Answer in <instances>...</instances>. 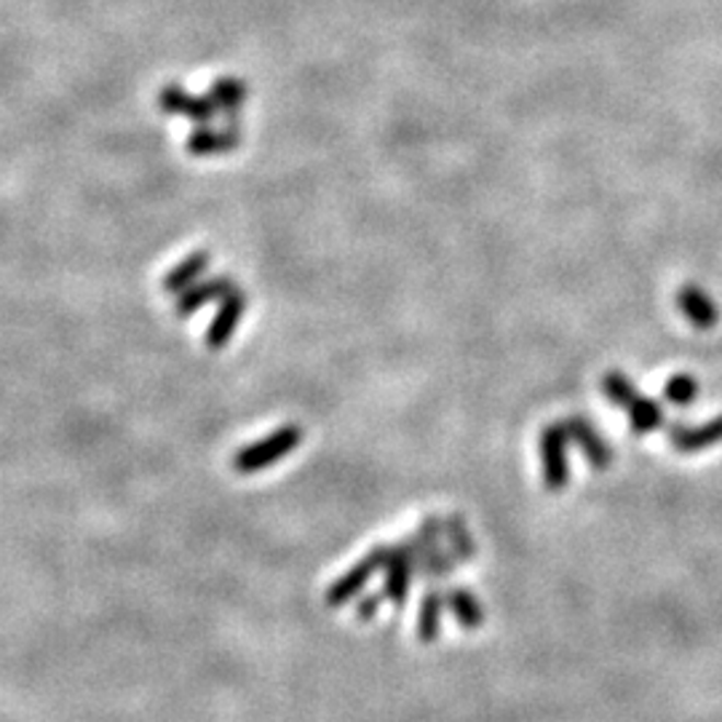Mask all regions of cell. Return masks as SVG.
<instances>
[{"mask_svg":"<svg viewBox=\"0 0 722 722\" xmlns=\"http://www.w3.org/2000/svg\"><path fill=\"white\" fill-rule=\"evenodd\" d=\"M603 391L612 404L621 406L629 415L634 434H651L664 426V410L653 402V399L642 397L632 386V380L621 373H608L603 378Z\"/></svg>","mask_w":722,"mask_h":722,"instance_id":"obj_1","label":"cell"},{"mask_svg":"<svg viewBox=\"0 0 722 722\" xmlns=\"http://www.w3.org/2000/svg\"><path fill=\"white\" fill-rule=\"evenodd\" d=\"M568 431L564 423H551L541 434V466H543V482L549 490H562L570 479L568 469Z\"/></svg>","mask_w":722,"mask_h":722,"instance_id":"obj_2","label":"cell"},{"mask_svg":"<svg viewBox=\"0 0 722 722\" xmlns=\"http://www.w3.org/2000/svg\"><path fill=\"white\" fill-rule=\"evenodd\" d=\"M159 107L167 115H182L196 126H209L217 118V107L209 96L187 94L180 83H169V87L161 89Z\"/></svg>","mask_w":722,"mask_h":722,"instance_id":"obj_3","label":"cell"},{"mask_svg":"<svg viewBox=\"0 0 722 722\" xmlns=\"http://www.w3.org/2000/svg\"><path fill=\"white\" fill-rule=\"evenodd\" d=\"M300 436L302 434H300V428H297V426L278 431L276 436H268V439H263L260 445L249 447V450L241 452L239 458H236V469H239L241 474H249V471L263 469V466H268V463H273V460L282 458L284 452L293 450V445L300 442Z\"/></svg>","mask_w":722,"mask_h":722,"instance_id":"obj_4","label":"cell"},{"mask_svg":"<svg viewBox=\"0 0 722 722\" xmlns=\"http://www.w3.org/2000/svg\"><path fill=\"white\" fill-rule=\"evenodd\" d=\"M666 436H669V445L683 455H694V452L709 450V447L720 445V442H722V415L712 417V421H707V423H701V426L675 423V426L666 428Z\"/></svg>","mask_w":722,"mask_h":722,"instance_id":"obj_5","label":"cell"},{"mask_svg":"<svg viewBox=\"0 0 722 722\" xmlns=\"http://www.w3.org/2000/svg\"><path fill=\"white\" fill-rule=\"evenodd\" d=\"M562 423H564V431H568L570 439H573L575 445L581 447V452L586 455L588 463H592L594 469H608V466L612 463V450H610L608 442L603 439V434H599V431L594 428L584 415H573Z\"/></svg>","mask_w":722,"mask_h":722,"instance_id":"obj_6","label":"cell"},{"mask_svg":"<svg viewBox=\"0 0 722 722\" xmlns=\"http://www.w3.org/2000/svg\"><path fill=\"white\" fill-rule=\"evenodd\" d=\"M239 124H236V121L230 124L228 121L226 129H211V124L198 126V129L187 137V150H191L193 156H198V159H206V156H226L230 150L239 148Z\"/></svg>","mask_w":722,"mask_h":722,"instance_id":"obj_7","label":"cell"},{"mask_svg":"<svg viewBox=\"0 0 722 722\" xmlns=\"http://www.w3.org/2000/svg\"><path fill=\"white\" fill-rule=\"evenodd\" d=\"M677 306L696 330H712L720 319V311L712 302V297L703 293L701 287H696V284H688V287L679 289Z\"/></svg>","mask_w":722,"mask_h":722,"instance_id":"obj_8","label":"cell"},{"mask_svg":"<svg viewBox=\"0 0 722 722\" xmlns=\"http://www.w3.org/2000/svg\"><path fill=\"white\" fill-rule=\"evenodd\" d=\"M209 100L215 102L217 113H226L228 121L241 113L247 102V83L241 78H220L209 91Z\"/></svg>","mask_w":722,"mask_h":722,"instance_id":"obj_9","label":"cell"},{"mask_svg":"<svg viewBox=\"0 0 722 722\" xmlns=\"http://www.w3.org/2000/svg\"><path fill=\"white\" fill-rule=\"evenodd\" d=\"M241 313H244V295H241L239 289H233L226 300V306H222L220 317H217L215 324H211V330L206 332V343H209L211 348H220V345L230 337V332L236 330V324H239Z\"/></svg>","mask_w":722,"mask_h":722,"instance_id":"obj_10","label":"cell"},{"mask_svg":"<svg viewBox=\"0 0 722 722\" xmlns=\"http://www.w3.org/2000/svg\"><path fill=\"white\" fill-rule=\"evenodd\" d=\"M226 293H233V284H230L228 278H215V282L196 284V287H191L185 295H182V300L177 302V313L180 317H185V313L198 311V308H202L204 302H209L211 297Z\"/></svg>","mask_w":722,"mask_h":722,"instance_id":"obj_11","label":"cell"},{"mask_svg":"<svg viewBox=\"0 0 722 722\" xmlns=\"http://www.w3.org/2000/svg\"><path fill=\"white\" fill-rule=\"evenodd\" d=\"M447 608L455 612V618L460 621V627L466 629H479L482 627V605L477 603V597L471 592H466V588H452L450 594H447Z\"/></svg>","mask_w":722,"mask_h":722,"instance_id":"obj_12","label":"cell"},{"mask_svg":"<svg viewBox=\"0 0 722 722\" xmlns=\"http://www.w3.org/2000/svg\"><path fill=\"white\" fill-rule=\"evenodd\" d=\"M206 265H209V257H206L204 252L191 254V257L182 260L177 268L163 278V289H169V293H182V289H187L198 276H202Z\"/></svg>","mask_w":722,"mask_h":722,"instance_id":"obj_13","label":"cell"},{"mask_svg":"<svg viewBox=\"0 0 722 722\" xmlns=\"http://www.w3.org/2000/svg\"><path fill=\"white\" fill-rule=\"evenodd\" d=\"M664 397L666 402L677 406H688L696 397H699V383H696V378H690V375H675V378L666 380Z\"/></svg>","mask_w":722,"mask_h":722,"instance_id":"obj_14","label":"cell"},{"mask_svg":"<svg viewBox=\"0 0 722 722\" xmlns=\"http://www.w3.org/2000/svg\"><path fill=\"white\" fill-rule=\"evenodd\" d=\"M442 605H445V599H442L439 594H428V597L423 599V608H421V637L423 640H434L436 632H439Z\"/></svg>","mask_w":722,"mask_h":722,"instance_id":"obj_15","label":"cell"}]
</instances>
